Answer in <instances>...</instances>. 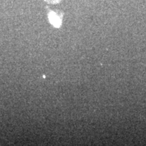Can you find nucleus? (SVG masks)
Instances as JSON below:
<instances>
[{"label": "nucleus", "mask_w": 146, "mask_h": 146, "mask_svg": "<svg viewBox=\"0 0 146 146\" xmlns=\"http://www.w3.org/2000/svg\"><path fill=\"white\" fill-rule=\"evenodd\" d=\"M49 19H50V23L55 27L59 28L61 26V20H60V18L54 12H52L49 14Z\"/></svg>", "instance_id": "nucleus-1"}]
</instances>
